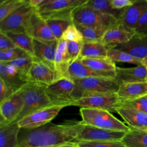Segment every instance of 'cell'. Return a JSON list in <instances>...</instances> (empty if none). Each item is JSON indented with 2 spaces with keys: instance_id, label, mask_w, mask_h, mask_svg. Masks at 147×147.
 <instances>
[{
  "instance_id": "1",
  "label": "cell",
  "mask_w": 147,
  "mask_h": 147,
  "mask_svg": "<svg viewBox=\"0 0 147 147\" xmlns=\"http://www.w3.org/2000/svg\"><path fill=\"white\" fill-rule=\"evenodd\" d=\"M84 126L82 121L72 119L33 129H21L17 147H54L75 142Z\"/></svg>"
},
{
  "instance_id": "2",
  "label": "cell",
  "mask_w": 147,
  "mask_h": 147,
  "mask_svg": "<svg viewBox=\"0 0 147 147\" xmlns=\"http://www.w3.org/2000/svg\"><path fill=\"white\" fill-rule=\"evenodd\" d=\"M75 87L72 98L76 100L82 97L117 92L119 85L114 79L108 78L90 77L74 81Z\"/></svg>"
},
{
  "instance_id": "3",
  "label": "cell",
  "mask_w": 147,
  "mask_h": 147,
  "mask_svg": "<svg viewBox=\"0 0 147 147\" xmlns=\"http://www.w3.org/2000/svg\"><path fill=\"white\" fill-rule=\"evenodd\" d=\"M79 112L82 122L85 125L114 131L127 132L130 130L127 125L107 110L80 108Z\"/></svg>"
},
{
  "instance_id": "4",
  "label": "cell",
  "mask_w": 147,
  "mask_h": 147,
  "mask_svg": "<svg viewBox=\"0 0 147 147\" xmlns=\"http://www.w3.org/2000/svg\"><path fill=\"white\" fill-rule=\"evenodd\" d=\"M87 2V0L74 11L72 20L75 25L86 27L109 28L119 22L117 18L96 10L89 6Z\"/></svg>"
},
{
  "instance_id": "5",
  "label": "cell",
  "mask_w": 147,
  "mask_h": 147,
  "mask_svg": "<svg viewBox=\"0 0 147 147\" xmlns=\"http://www.w3.org/2000/svg\"><path fill=\"white\" fill-rule=\"evenodd\" d=\"M87 0H44L36 11L45 20L64 19L72 21V13Z\"/></svg>"
},
{
  "instance_id": "6",
  "label": "cell",
  "mask_w": 147,
  "mask_h": 147,
  "mask_svg": "<svg viewBox=\"0 0 147 147\" xmlns=\"http://www.w3.org/2000/svg\"><path fill=\"white\" fill-rule=\"evenodd\" d=\"M47 86L26 82L21 88L24 99V107L17 122L25 116L46 106L54 105L45 92Z\"/></svg>"
},
{
  "instance_id": "7",
  "label": "cell",
  "mask_w": 147,
  "mask_h": 147,
  "mask_svg": "<svg viewBox=\"0 0 147 147\" xmlns=\"http://www.w3.org/2000/svg\"><path fill=\"white\" fill-rule=\"evenodd\" d=\"M68 104L51 105L37 110L17 121L20 129H33L50 123L64 107Z\"/></svg>"
},
{
  "instance_id": "8",
  "label": "cell",
  "mask_w": 147,
  "mask_h": 147,
  "mask_svg": "<svg viewBox=\"0 0 147 147\" xmlns=\"http://www.w3.org/2000/svg\"><path fill=\"white\" fill-rule=\"evenodd\" d=\"M122 102L117 93L115 92L82 97L73 101L70 106L102 109L110 113H116L117 109L121 106Z\"/></svg>"
},
{
  "instance_id": "9",
  "label": "cell",
  "mask_w": 147,
  "mask_h": 147,
  "mask_svg": "<svg viewBox=\"0 0 147 147\" xmlns=\"http://www.w3.org/2000/svg\"><path fill=\"white\" fill-rule=\"evenodd\" d=\"M36 9L26 3L0 22V32L25 33L26 25Z\"/></svg>"
},
{
  "instance_id": "10",
  "label": "cell",
  "mask_w": 147,
  "mask_h": 147,
  "mask_svg": "<svg viewBox=\"0 0 147 147\" xmlns=\"http://www.w3.org/2000/svg\"><path fill=\"white\" fill-rule=\"evenodd\" d=\"M74 87V81L67 78H62L47 86L45 92L53 104H68L70 106L74 101L72 93Z\"/></svg>"
},
{
  "instance_id": "11",
  "label": "cell",
  "mask_w": 147,
  "mask_h": 147,
  "mask_svg": "<svg viewBox=\"0 0 147 147\" xmlns=\"http://www.w3.org/2000/svg\"><path fill=\"white\" fill-rule=\"evenodd\" d=\"M24 107V95L20 88L0 104V125L17 122Z\"/></svg>"
},
{
  "instance_id": "12",
  "label": "cell",
  "mask_w": 147,
  "mask_h": 147,
  "mask_svg": "<svg viewBox=\"0 0 147 147\" xmlns=\"http://www.w3.org/2000/svg\"><path fill=\"white\" fill-rule=\"evenodd\" d=\"M126 132L96 128L85 125L76 141H121Z\"/></svg>"
},
{
  "instance_id": "13",
  "label": "cell",
  "mask_w": 147,
  "mask_h": 147,
  "mask_svg": "<svg viewBox=\"0 0 147 147\" xmlns=\"http://www.w3.org/2000/svg\"><path fill=\"white\" fill-rule=\"evenodd\" d=\"M25 33L33 39L41 41L57 40L53 37L46 21L36 10L32 14L26 25Z\"/></svg>"
},
{
  "instance_id": "14",
  "label": "cell",
  "mask_w": 147,
  "mask_h": 147,
  "mask_svg": "<svg viewBox=\"0 0 147 147\" xmlns=\"http://www.w3.org/2000/svg\"><path fill=\"white\" fill-rule=\"evenodd\" d=\"M56 80V74L53 70L37 58H33L32 64L27 77V82L48 86Z\"/></svg>"
},
{
  "instance_id": "15",
  "label": "cell",
  "mask_w": 147,
  "mask_h": 147,
  "mask_svg": "<svg viewBox=\"0 0 147 147\" xmlns=\"http://www.w3.org/2000/svg\"><path fill=\"white\" fill-rule=\"evenodd\" d=\"M134 34V32L126 28L119 21L106 30L100 42L109 48H114L127 42Z\"/></svg>"
},
{
  "instance_id": "16",
  "label": "cell",
  "mask_w": 147,
  "mask_h": 147,
  "mask_svg": "<svg viewBox=\"0 0 147 147\" xmlns=\"http://www.w3.org/2000/svg\"><path fill=\"white\" fill-rule=\"evenodd\" d=\"M146 10L147 2L145 0H136L133 5L122 9L118 20L126 28L134 32L138 20Z\"/></svg>"
},
{
  "instance_id": "17",
  "label": "cell",
  "mask_w": 147,
  "mask_h": 147,
  "mask_svg": "<svg viewBox=\"0 0 147 147\" xmlns=\"http://www.w3.org/2000/svg\"><path fill=\"white\" fill-rule=\"evenodd\" d=\"M35 57L55 71V57L58 40L41 41L33 39Z\"/></svg>"
},
{
  "instance_id": "18",
  "label": "cell",
  "mask_w": 147,
  "mask_h": 147,
  "mask_svg": "<svg viewBox=\"0 0 147 147\" xmlns=\"http://www.w3.org/2000/svg\"><path fill=\"white\" fill-rule=\"evenodd\" d=\"M147 69L139 65L131 68H121L117 66L114 80L120 86L123 84L146 82Z\"/></svg>"
},
{
  "instance_id": "19",
  "label": "cell",
  "mask_w": 147,
  "mask_h": 147,
  "mask_svg": "<svg viewBox=\"0 0 147 147\" xmlns=\"http://www.w3.org/2000/svg\"><path fill=\"white\" fill-rule=\"evenodd\" d=\"M127 126L137 130H147V114L137 110L121 106L116 110Z\"/></svg>"
},
{
  "instance_id": "20",
  "label": "cell",
  "mask_w": 147,
  "mask_h": 147,
  "mask_svg": "<svg viewBox=\"0 0 147 147\" xmlns=\"http://www.w3.org/2000/svg\"><path fill=\"white\" fill-rule=\"evenodd\" d=\"M67 43V41L61 38L57 42L55 57V72L56 80L66 78L68 68L72 63L68 53Z\"/></svg>"
},
{
  "instance_id": "21",
  "label": "cell",
  "mask_w": 147,
  "mask_h": 147,
  "mask_svg": "<svg viewBox=\"0 0 147 147\" xmlns=\"http://www.w3.org/2000/svg\"><path fill=\"white\" fill-rule=\"evenodd\" d=\"M80 60L92 71L106 78L115 79L117 66L108 58H80Z\"/></svg>"
},
{
  "instance_id": "22",
  "label": "cell",
  "mask_w": 147,
  "mask_h": 147,
  "mask_svg": "<svg viewBox=\"0 0 147 147\" xmlns=\"http://www.w3.org/2000/svg\"><path fill=\"white\" fill-rule=\"evenodd\" d=\"M114 48L142 60L147 56V35L140 36L135 34L129 41L118 45Z\"/></svg>"
},
{
  "instance_id": "23",
  "label": "cell",
  "mask_w": 147,
  "mask_h": 147,
  "mask_svg": "<svg viewBox=\"0 0 147 147\" xmlns=\"http://www.w3.org/2000/svg\"><path fill=\"white\" fill-rule=\"evenodd\" d=\"M20 129L17 122L0 125V147H17Z\"/></svg>"
},
{
  "instance_id": "24",
  "label": "cell",
  "mask_w": 147,
  "mask_h": 147,
  "mask_svg": "<svg viewBox=\"0 0 147 147\" xmlns=\"http://www.w3.org/2000/svg\"><path fill=\"white\" fill-rule=\"evenodd\" d=\"M117 93L122 101L146 96L147 81L121 84Z\"/></svg>"
},
{
  "instance_id": "25",
  "label": "cell",
  "mask_w": 147,
  "mask_h": 147,
  "mask_svg": "<svg viewBox=\"0 0 147 147\" xmlns=\"http://www.w3.org/2000/svg\"><path fill=\"white\" fill-rule=\"evenodd\" d=\"M0 79L15 92L26 83L14 67L6 63L0 62Z\"/></svg>"
},
{
  "instance_id": "26",
  "label": "cell",
  "mask_w": 147,
  "mask_h": 147,
  "mask_svg": "<svg viewBox=\"0 0 147 147\" xmlns=\"http://www.w3.org/2000/svg\"><path fill=\"white\" fill-rule=\"evenodd\" d=\"M90 77L106 78L83 65L81 62L80 57L71 64L66 76V78L72 81Z\"/></svg>"
},
{
  "instance_id": "27",
  "label": "cell",
  "mask_w": 147,
  "mask_h": 147,
  "mask_svg": "<svg viewBox=\"0 0 147 147\" xmlns=\"http://www.w3.org/2000/svg\"><path fill=\"white\" fill-rule=\"evenodd\" d=\"M108 48L101 42H83L80 58H107Z\"/></svg>"
},
{
  "instance_id": "28",
  "label": "cell",
  "mask_w": 147,
  "mask_h": 147,
  "mask_svg": "<svg viewBox=\"0 0 147 147\" xmlns=\"http://www.w3.org/2000/svg\"><path fill=\"white\" fill-rule=\"evenodd\" d=\"M13 41L16 46L28 55L35 57L33 38L26 33H5Z\"/></svg>"
},
{
  "instance_id": "29",
  "label": "cell",
  "mask_w": 147,
  "mask_h": 147,
  "mask_svg": "<svg viewBox=\"0 0 147 147\" xmlns=\"http://www.w3.org/2000/svg\"><path fill=\"white\" fill-rule=\"evenodd\" d=\"M121 141L126 147H147V130L130 128Z\"/></svg>"
},
{
  "instance_id": "30",
  "label": "cell",
  "mask_w": 147,
  "mask_h": 147,
  "mask_svg": "<svg viewBox=\"0 0 147 147\" xmlns=\"http://www.w3.org/2000/svg\"><path fill=\"white\" fill-rule=\"evenodd\" d=\"M33 58L29 55L26 54L13 61L6 62V63L13 66L20 75L22 80L26 83L28 75L32 64Z\"/></svg>"
},
{
  "instance_id": "31",
  "label": "cell",
  "mask_w": 147,
  "mask_h": 147,
  "mask_svg": "<svg viewBox=\"0 0 147 147\" xmlns=\"http://www.w3.org/2000/svg\"><path fill=\"white\" fill-rule=\"evenodd\" d=\"M76 26L82 34L84 42H100L105 33L109 28L105 27Z\"/></svg>"
},
{
  "instance_id": "32",
  "label": "cell",
  "mask_w": 147,
  "mask_h": 147,
  "mask_svg": "<svg viewBox=\"0 0 147 147\" xmlns=\"http://www.w3.org/2000/svg\"><path fill=\"white\" fill-rule=\"evenodd\" d=\"M107 57L114 63L123 62L136 64L137 65H141L142 60L136 58L127 53L117 49L114 48H108Z\"/></svg>"
},
{
  "instance_id": "33",
  "label": "cell",
  "mask_w": 147,
  "mask_h": 147,
  "mask_svg": "<svg viewBox=\"0 0 147 147\" xmlns=\"http://www.w3.org/2000/svg\"><path fill=\"white\" fill-rule=\"evenodd\" d=\"M56 40L61 38L63 33L68 27L74 24L72 21L64 19H50L45 20Z\"/></svg>"
},
{
  "instance_id": "34",
  "label": "cell",
  "mask_w": 147,
  "mask_h": 147,
  "mask_svg": "<svg viewBox=\"0 0 147 147\" xmlns=\"http://www.w3.org/2000/svg\"><path fill=\"white\" fill-rule=\"evenodd\" d=\"M87 3L93 9L104 14L113 16L118 19L122 10L114 9L110 4V0H87Z\"/></svg>"
},
{
  "instance_id": "35",
  "label": "cell",
  "mask_w": 147,
  "mask_h": 147,
  "mask_svg": "<svg viewBox=\"0 0 147 147\" xmlns=\"http://www.w3.org/2000/svg\"><path fill=\"white\" fill-rule=\"evenodd\" d=\"M27 0H3L0 2V22L26 3Z\"/></svg>"
},
{
  "instance_id": "36",
  "label": "cell",
  "mask_w": 147,
  "mask_h": 147,
  "mask_svg": "<svg viewBox=\"0 0 147 147\" xmlns=\"http://www.w3.org/2000/svg\"><path fill=\"white\" fill-rule=\"evenodd\" d=\"M78 147H126L122 141H75Z\"/></svg>"
},
{
  "instance_id": "37",
  "label": "cell",
  "mask_w": 147,
  "mask_h": 147,
  "mask_svg": "<svg viewBox=\"0 0 147 147\" xmlns=\"http://www.w3.org/2000/svg\"><path fill=\"white\" fill-rule=\"evenodd\" d=\"M61 39L67 41L84 42L82 34L74 24L70 25L65 30L63 34Z\"/></svg>"
},
{
  "instance_id": "38",
  "label": "cell",
  "mask_w": 147,
  "mask_h": 147,
  "mask_svg": "<svg viewBox=\"0 0 147 147\" xmlns=\"http://www.w3.org/2000/svg\"><path fill=\"white\" fill-rule=\"evenodd\" d=\"M121 106L134 109L147 114V95L134 99L123 100Z\"/></svg>"
},
{
  "instance_id": "39",
  "label": "cell",
  "mask_w": 147,
  "mask_h": 147,
  "mask_svg": "<svg viewBox=\"0 0 147 147\" xmlns=\"http://www.w3.org/2000/svg\"><path fill=\"white\" fill-rule=\"evenodd\" d=\"M26 54H27L26 52L18 47L5 51H0V62H9Z\"/></svg>"
},
{
  "instance_id": "40",
  "label": "cell",
  "mask_w": 147,
  "mask_h": 147,
  "mask_svg": "<svg viewBox=\"0 0 147 147\" xmlns=\"http://www.w3.org/2000/svg\"><path fill=\"white\" fill-rule=\"evenodd\" d=\"M83 44V42L68 41L67 50L68 53L71 59L72 63L80 57Z\"/></svg>"
},
{
  "instance_id": "41",
  "label": "cell",
  "mask_w": 147,
  "mask_h": 147,
  "mask_svg": "<svg viewBox=\"0 0 147 147\" xmlns=\"http://www.w3.org/2000/svg\"><path fill=\"white\" fill-rule=\"evenodd\" d=\"M135 34L140 36L147 35V10L141 16L134 29Z\"/></svg>"
},
{
  "instance_id": "42",
  "label": "cell",
  "mask_w": 147,
  "mask_h": 147,
  "mask_svg": "<svg viewBox=\"0 0 147 147\" xmlns=\"http://www.w3.org/2000/svg\"><path fill=\"white\" fill-rule=\"evenodd\" d=\"M15 91L0 79V104L10 98Z\"/></svg>"
},
{
  "instance_id": "43",
  "label": "cell",
  "mask_w": 147,
  "mask_h": 147,
  "mask_svg": "<svg viewBox=\"0 0 147 147\" xmlns=\"http://www.w3.org/2000/svg\"><path fill=\"white\" fill-rule=\"evenodd\" d=\"M17 47L13 41L5 33L0 32V51H5Z\"/></svg>"
},
{
  "instance_id": "44",
  "label": "cell",
  "mask_w": 147,
  "mask_h": 147,
  "mask_svg": "<svg viewBox=\"0 0 147 147\" xmlns=\"http://www.w3.org/2000/svg\"><path fill=\"white\" fill-rule=\"evenodd\" d=\"M136 0H110L111 7L115 10H121L134 3Z\"/></svg>"
},
{
  "instance_id": "45",
  "label": "cell",
  "mask_w": 147,
  "mask_h": 147,
  "mask_svg": "<svg viewBox=\"0 0 147 147\" xmlns=\"http://www.w3.org/2000/svg\"><path fill=\"white\" fill-rule=\"evenodd\" d=\"M44 0H28L27 3L31 7H33L35 9H37V8L41 5V4L44 2Z\"/></svg>"
},
{
  "instance_id": "46",
  "label": "cell",
  "mask_w": 147,
  "mask_h": 147,
  "mask_svg": "<svg viewBox=\"0 0 147 147\" xmlns=\"http://www.w3.org/2000/svg\"><path fill=\"white\" fill-rule=\"evenodd\" d=\"M54 147H78L75 142H68V143H66V144H61V145H57L56 146Z\"/></svg>"
},
{
  "instance_id": "47",
  "label": "cell",
  "mask_w": 147,
  "mask_h": 147,
  "mask_svg": "<svg viewBox=\"0 0 147 147\" xmlns=\"http://www.w3.org/2000/svg\"><path fill=\"white\" fill-rule=\"evenodd\" d=\"M141 65H142L147 69V56H146L141 60Z\"/></svg>"
},
{
  "instance_id": "48",
  "label": "cell",
  "mask_w": 147,
  "mask_h": 147,
  "mask_svg": "<svg viewBox=\"0 0 147 147\" xmlns=\"http://www.w3.org/2000/svg\"><path fill=\"white\" fill-rule=\"evenodd\" d=\"M146 81H147V76H146Z\"/></svg>"
},
{
  "instance_id": "49",
  "label": "cell",
  "mask_w": 147,
  "mask_h": 147,
  "mask_svg": "<svg viewBox=\"0 0 147 147\" xmlns=\"http://www.w3.org/2000/svg\"><path fill=\"white\" fill-rule=\"evenodd\" d=\"M145 1H146V2H147V0H145Z\"/></svg>"
}]
</instances>
